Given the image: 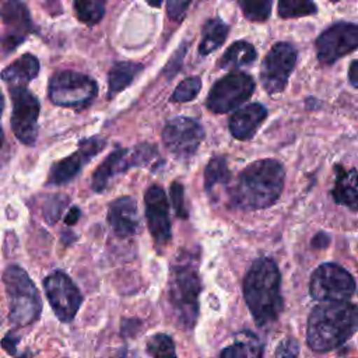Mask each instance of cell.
I'll return each instance as SVG.
<instances>
[{
    "instance_id": "cell-24",
    "label": "cell",
    "mask_w": 358,
    "mask_h": 358,
    "mask_svg": "<svg viewBox=\"0 0 358 358\" xmlns=\"http://www.w3.org/2000/svg\"><path fill=\"white\" fill-rule=\"evenodd\" d=\"M228 25L218 17L210 18L201 29V41L199 45V53L207 56L217 50L227 39Z\"/></svg>"
},
{
    "instance_id": "cell-21",
    "label": "cell",
    "mask_w": 358,
    "mask_h": 358,
    "mask_svg": "<svg viewBox=\"0 0 358 358\" xmlns=\"http://www.w3.org/2000/svg\"><path fill=\"white\" fill-rule=\"evenodd\" d=\"M39 73V60L31 53H25L11 64H8L3 73L1 78L10 84V87H25L32 81Z\"/></svg>"
},
{
    "instance_id": "cell-22",
    "label": "cell",
    "mask_w": 358,
    "mask_h": 358,
    "mask_svg": "<svg viewBox=\"0 0 358 358\" xmlns=\"http://www.w3.org/2000/svg\"><path fill=\"white\" fill-rule=\"evenodd\" d=\"M143 64L133 62L115 63L108 74V98H113L120 91L127 88L133 80L143 71Z\"/></svg>"
},
{
    "instance_id": "cell-13",
    "label": "cell",
    "mask_w": 358,
    "mask_h": 358,
    "mask_svg": "<svg viewBox=\"0 0 358 358\" xmlns=\"http://www.w3.org/2000/svg\"><path fill=\"white\" fill-rule=\"evenodd\" d=\"M358 48V25L338 21L326 28L316 39V55L322 64H333Z\"/></svg>"
},
{
    "instance_id": "cell-15",
    "label": "cell",
    "mask_w": 358,
    "mask_h": 358,
    "mask_svg": "<svg viewBox=\"0 0 358 358\" xmlns=\"http://www.w3.org/2000/svg\"><path fill=\"white\" fill-rule=\"evenodd\" d=\"M105 140L99 136L81 140L76 152L52 165L46 183L52 186H60L73 180L80 173L83 166L105 148Z\"/></svg>"
},
{
    "instance_id": "cell-3",
    "label": "cell",
    "mask_w": 358,
    "mask_h": 358,
    "mask_svg": "<svg viewBox=\"0 0 358 358\" xmlns=\"http://www.w3.org/2000/svg\"><path fill=\"white\" fill-rule=\"evenodd\" d=\"M243 296L259 326L278 319L282 310L281 275L274 260L260 257L253 262L243 280Z\"/></svg>"
},
{
    "instance_id": "cell-1",
    "label": "cell",
    "mask_w": 358,
    "mask_h": 358,
    "mask_svg": "<svg viewBox=\"0 0 358 358\" xmlns=\"http://www.w3.org/2000/svg\"><path fill=\"white\" fill-rule=\"evenodd\" d=\"M284 168L275 159H259L242 169L231 189V203L239 210L273 206L284 187Z\"/></svg>"
},
{
    "instance_id": "cell-23",
    "label": "cell",
    "mask_w": 358,
    "mask_h": 358,
    "mask_svg": "<svg viewBox=\"0 0 358 358\" xmlns=\"http://www.w3.org/2000/svg\"><path fill=\"white\" fill-rule=\"evenodd\" d=\"M256 49L246 41L234 42L218 60V66L225 70H235L250 66L256 60Z\"/></svg>"
},
{
    "instance_id": "cell-33",
    "label": "cell",
    "mask_w": 358,
    "mask_h": 358,
    "mask_svg": "<svg viewBox=\"0 0 358 358\" xmlns=\"http://www.w3.org/2000/svg\"><path fill=\"white\" fill-rule=\"evenodd\" d=\"M190 6L189 1H168L166 3V13L168 17L173 21H182L186 13V8Z\"/></svg>"
},
{
    "instance_id": "cell-26",
    "label": "cell",
    "mask_w": 358,
    "mask_h": 358,
    "mask_svg": "<svg viewBox=\"0 0 358 358\" xmlns=\"http://www.w3.org/2000/svg\"><path fill=\"white\" fill-rule=\"evenodd\" d=\"M231 180V171L227 165L225 157H215L211 158L204 169V187L208 193L217 185H224Z\"/></svg>"
},
{
    "instance_id": "cell-37",
    "label": "cell",
    "mask_w": 358,
    "mask_h": 358,
    "mask_svg": "<svg viewBox=\"0 0 358 358\" xmlns=\"http://www.w3.org/2000/svg\"><path fill=\"white\" fill-rule=\"evenodd\" d=\"M329 243V236L326 234H317L313 239H312V245L315 248H326V245Z\"/></svg>"
},
{
    "instance_id": "cell-28",
    "label": "cell",
    "mask_w": 358,
    "mask_h": 358,
    "mask_svg": "<svg viewBox=\"0 0 358 358\" xmlns=\"http://www.w3.org/2000/svg\"><path fill=\"white\" fill-rule=\"evenodd\" d=\"M317 7L308 0H281L278 3V15L281 18H296L316 14Z\"/></svg>"
},
{
    "instance_id": "cell-19",
    "label": "cell",
    "mask_w": 358,
    "mask_h": 358,
    "mask_svg": "<svg viewBox=\"0 0 358 358\" xmlns=\"http://www.w3.org/2000/svg\"><path fill=\"white\" fill-rule=\"evenodd\" d=\"M266 117L267 109L262 103H249L232 113L229 119V131L236 140H249L256 134Z\"/></svg>"
},
{
    "instance_id": "cell-38",
    "label": "cell",
    "mask_w": 358,
    "mask_h": 358,
    "mask_svg": "<svg viewBox=\"0 0 358 358\" xmlns=\"http://www.w3.org/2000/svg\"><path fill=\"white\" fill-rule=\"evenodd\" d=\"M31 357H32V355H31L29 352H25V354H24V355H21L20 358H31Z\"/></svg>"
},
{
    "instance_id": "cell-17",
    "label": "cell",
    "mask_w": 358,
    "mask_h": 358,
    "mask_svg": "<svg viewBox=\"0 0 358 358\" xmlns=\"http://www.w3.org/2000/svg\"><path fill=\"white\" fill-rule=\"evenodd\" d=\"M1 21L3 48L6 52L14 50L31 31V18L27 6L13 0L4 1L1 6Z\"/></svg>"
},
{
    "instance_id": "cell-34",
    "label": "cell",
    "mask_w": 358,
    "mask_h": 358,
    "mask_svg": "<svg viewBox=\"0 0 358 358\" xmlns=\"http://www.w3.org/2000/svg\"><path fill=\"white\" fill-rule=\"evenodd\" d=\"M277 352L281 358H298V344L294 340H284L278 345Z\"/></svg>"
},
{
    "instance_id": "cell-20",
    "label": "cell",
    "mask_w": 358,
    "mask_h": 358,
    "mask_svg": "<svg viewBox=\"0 0 358 358\" xmlns=\"http://www.w3.org/2000/svg\"><path fill=\"white\" fill-rule=\"evenodd\" d=\"M336 182L331 196L337 204L358 211V169H345L336 165Z\"/></svg>"
},
{
    "instance_id": "cell-10",
    "label": "cell",
    "mask_w": 358,
    "mask_h": 358,
    "mask_svg": "<svg viewBox=\"0 0 358 358\" xmlns=\"http://www.w3.org/2000/svg\"><path fill=\"white\" fill-rule=\"evenodd\" d=\"M296 49L287 42H277L267 52L260 67V83L268 94L281 92L296 64Z\"/></svg>"
},
{
    "instance_id": "cell-5",
    "label": "cell",
    "mask_w": 358,
    "mask_h": 358,
    "mask_svg": "<svg viewBox=\"0 0 358 358\" xmlns=\"http://www.w3.org/2000/svg\"><path fill=\"white\" fill-rule=\"evenodd\" d=\"M3 282L8 301V319L14 326H28L34 323L42 310L41 295L20 266H8L3 274Z\"/></svg>"
},
{
    "instance_id": "cell-7",
    "label": "cell",
    "mask_w": 358,
    "mask_h": 358,
    "mask_svg": "<svg viewBox=\"0 0 358 358\" xmlns=\"http://www.w3.org/2000/svg\"><path fill=\"white\" fill-rule=\"evenodd\" d=\"M355 291L352 275L340 264L323 263L310 275V296L320 302H347Z\"/></svg>"
},
{
    "instance_id": "cell-2",
    "label": "cell",
    "mask_w": 358,
    "mask_h": 358,
    "mask_svg": "<svg viewBox=\"0 0 358 358\" xmlns=\"http://www.w3.org/2000/svg\"><path fill=\"white\" fill-rule=\"evenodd\" d=\"M358 329V306L351 302H322L308 317L306 341L319 352L344 344Z\"/></svg>"
},
{
    "instance_id": "cell-29",
    "label": "cell",
    "mask_w": 358,
    "mask_h": 358,
    "mask_svg": "<svg viewBox=\"0 0 358 358\" xmlns=\"http://www.w3.org/2000/svg\"><path fill=\"white\" fill-rule=\"evenodd\" d=\"M147 352L152 358H178L172 338L164 333H157L148 338Z\"/></svg>"
},
{
    "instance_id": "cell-25",
    "label": "cell",
    "mask_w": 358,
    "mask_h": 358,
    "mask_svg": "<svg viewBox=\"0 0 358 358\" xmlns=\"http://www.w3.org/2000/svg\"><path fill=\"white\" fill-rule=\"evenodd\" d=\"M262 347L257 340L250 333H241L236 337V341L225 347L220 358H260Z\"/></svg>"
},
{
    "instance_id": "cell-18",
    "label": "cell",
    "mask_w": 358,
    "mask_h": 358,
    "mask_svg": "<svg viewBox=\"0 0 358 358\" xmlns=\"http://www.w3.org/2000/svg\"><path fill=\"white\" fill-rule=\"evenodd\" d=\"M108 222L117 236H131L138 229L137 203L130 196L113 200L108 210Z\"/></svg>"
},
{
    "instance_id": "cell-14",
    "label": "cell",
    "mask_w": 358,
    "mask_h": 358,
    "mask_svg": "<svg viewBox=\"0 0 358 358\" xmlns=\"http://www.w3.org/2000/svg\"><path fill=\"white\" fill-rule=\"evenodd\" d=\"M203 137V127L194 119L185 116L168 120L162 130V141L166 150L180 159L193 157Z\"/></svg>"
},
{
    "instance_id": "cell-8",
    "label": "cell",
    "mask_w": 358,
    "mask_h": 358,
    "mask_svg": "<svg viewBox=\"0 0 358 358\" xmlns=\"http://www.w3.org/2000/svg\"><path fill=\"white\" fill-rule=\"evenodd\" d=\"M158 159V151L151 144H140L131 150L117 147L94 171L91 186L94 192H103L109 180L131 166L148 165Z\"/></svg>"
},
{
    "instance_id": "cell-6",
    "label": "cell",
    "mask_w": 358,
    "mask_h": 358,
    "mask_svg": "<svg viewBox=\"0 0 358 358\" xmlns=\"http://www.w3.org/2000/svg\"><path fill=\"white\" fill-rule=\"evenodd\" d=\"M98 94V85L90 76L73 70H60L49 80V98L64 108H84Z\"/></svg>"
},
{
    "instance_id": "cell-32",
    "label": "cell",
    "mask_w": 358,
    "mask_h": 358,
    "mask_svg": "<svg viewBox=\"0 0 358 358\" xmlns=\"http://www.w3.org/2000/svg\"><path fill=\"white\" fill-rule=\"evenodd\" d=\"M169 194H171L172 206L175 208L176 215L180 218H187V208H186V203H185V192H183L182 183L173 182L171 185Z\"/></svg>"
},
{
    "instance_id": "cell-4",
    "label": "cell",
    "mask_w": 358,
    "mask_h": 358,
    "mask_svg": "<svg viewBox=\"0 0 358 358\" xmlns=\"http://www.w3.org/2000/svg\"><path fill=\"white\" fill-rule=\"evenodd\" d=\"M201 282L192 262H180L171 268L168 301L179 326L192 329L199 316V295Z\"/></svg>"
},
{
    "instance_id": "cell-11",
    "label": "cell",
    "mask_w": 358,
    "mask_h": 358,
    "mask_svg": "<svg viewBox=\"0 0 358 358\" xmlns=\"http://www.w3.org/2000/svg\"><path fill=\"white\" fill-rule=\"evenodd\" d=\"M10 96L13 101L10 117L13 133L21 143L34 145L38 136L39 101L25 87H10Z\"/></svg>"
},
{
    "instance_id": "cell-12",
    "label": "cell",
    "mask_w": 358,
    "mask_h": 358,
    "mask_svg": "<svg viewBox=\"0 0 358 358\" xmlns=\"http://www.w3.org/2000/svg\"><path fill=\"white\" fill-rule=\"evenodd\" d=\"M46 298L60 322L69 323L77 315L83 296L71 278L63 271H52L43 280Z\"/></svg>"
},
{
    "instance_id": "cell-31",
    "label": "cell",
    "mask_w": 358,
    "mask_h": 358,
    "mask_svg": "<svg viewBox=\"0 0 358 358\" xmlns=\"http://www.w3.org/2000/svg\"><path fill=\"white\" fill-rule=\"evenodd\" d=\"M239 7L243 11V15L249 21L263 22L270 17L271 10V1L263 0V1H239Z\"/></svg>"
},
{
    "instance_id": "cell-27",
    "label": "cell",
    "mask_w": 358,
    "mask_h": 358,
    "mask_svg": "<svg viewBox=\"0 0 358 358\" xmlns=\"http://www.w3.org/2000/svg\"><path fill=\"white\" fill-rule=\"evenodd\" d=\"M74 11L81 22L87 25H95L102 20L105 14V3L96 0L74 1Z\"/></svg>"
},
{
    "instance_id": "cell-9",
    "label": "cell",
    "mask_w": 358,
    "mask_h": 358,
    "mask_svg": "<svg viewBox=\"0 0 358 358\" xmlns=\"http://www.w3.org/2000/svg\"><path fill=\"white\" fill-rule=\"evenodd\" d=\"M255 91L252 76L232 71L217 80L206 99V106L213 113H227L246 102Z\"/></svg>"
},
{
    "instance_id": "cell-39",
    "label": "cell",
    "mask_w": 358,
    "mask_h": 358,
    "mask_svg": "<svg viewBox=\"0 0 358 358\" xmlns=\"http://www.w3.org/2000/svg\"><path fill=\"white\" fill-rule=\"evenodd\" d=\"M115 358H126L124 355H120V357H115Z\"/></svg>"
},
{
    "instance_id": "cell-30",
    "label": "cell",
    "mask_w": 358,
    "mask_h": 358,
    "mask_svg": "<svg viewBox=\"0 0 358 358\" xmlns=\"http://www.w3.org/2000/svg\"><path fill=\"white\" fill-rule=\"evenodd\" d=\"M201 88L200 77H189L178 84L173 94L171 95V102H189L193 101Z\"/></svg>"
},
{
    "instance_id": "cell-35",
    "label": "cell",
    "mask_w": 358,
    "mask_h": 358,
    "mask_svg": "<svg viewBox=\"0 0 358 358\" xmlns=\"http://www.w3.org/2000/svg\"><path fill=\"white\" fill-rule=\"evenodd\" d=\"M348 81L352 87L358 88V59L352 60L348 67Z\"/></svg>"
},
{
    "instance_id": "cell-36",
    "label": "cell",
    "mask_w": 358,
    "mask_h": 358,
    "mask_svg": "<svg viewBox=\"0 0 358 358\" xmlns=\"http://www.w3.org/2000/svg\"><path fill=\"white\" fill-rule=\"evenodd\" d=\"M80 215H81L80 208H78V207H71V208L69 210V213L66 214V217H64V222H66L67 225H73V224H76V222L78 221Z\"/></svg>"
},
{
    "instance_id": "cell-16",
    "label": "cell",
    "mask_w": 358,
    "mask_h": 358,
    "mask_svg": "<svg viewBox=\"0 0 358 358\" xmlns=\"http://www.w3.org/2000/svg\"><path fill=\"white\" fill-rule=\"evenodd\" d=\"M145 218L148 231L158 248L171 241V221L168 213V199L161 186L152 185L144 194Z\"/></svg>"
}]
</instances>
